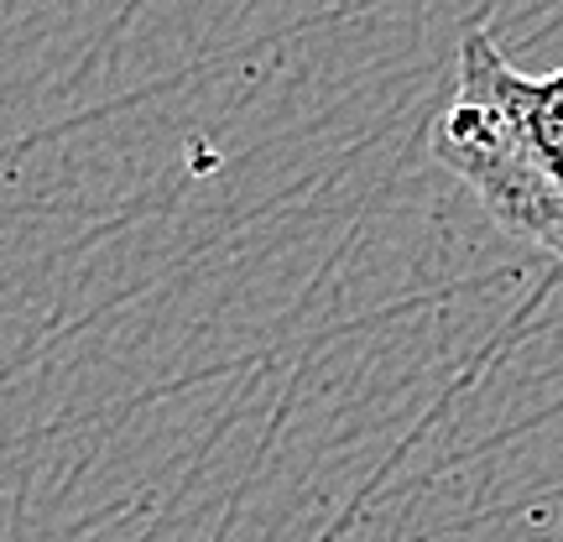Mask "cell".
<instances>
[{
	"mask_svg": "<svg viewBox=\"0 0 563 542\" xmlns=\"http://www.w3.org/2000/svg\"><path fill=\"white\" fill-rule=\"evenodd\" d=\"M433 157L511 241L563 266V68L532 79L485 32H464L454 100L433 125Z\"/></svg>",
	"mask_w": 563,
	"mask_h": 542,
	"instance_id": "6da1fadb",
	"label": "cell"
}]
</instances>
